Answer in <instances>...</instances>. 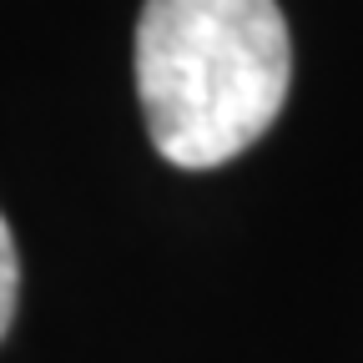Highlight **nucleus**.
<instances>
[{"label": "nucleus", "mask_w": 363, "mask_h": 363, "mask_svg": "<svg viewBox=\"0 0 363 363\" xmlns=\"http://www.w3.org/2000/svg\"><path fill=\"white\" fill-rule=\"evenodd\" d=\"M293 45L278 0H147L136 96L152 147L187 172L247 152L288 101Z\"/></svg>", "instance_id": "f257e3e1"}, {"label": "nucleus", "mask_w": 363, "mask_h": 363, "mask_svg": "<svg viewBox=\"0 0 363 363\" xmlns=\"http://www.w3.org/2000/svg\"><path fill=\"white\" fill-rule=\"evenodd\" d=\"M16 293H21V257H16L6 217H0V338H6L11 318H16Z\"/></svg>", "instance_id": "f03ea898"}]
</instances>
